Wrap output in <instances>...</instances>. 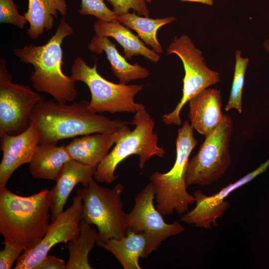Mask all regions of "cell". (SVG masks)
<instances>
[{
	"label": "cell",
	"instance_id": "cell-1",
	"mask_svg": "<svg viewBox=\"0 0 269 269\" xmlns=\"http://www.w3.org/2000/svg\"><path fill=\"white\" fill-rule=\"evenodd\" d=\"M89 103L83 100L67 105L51 100L37 103L29 119L35 120L39 126L40 143L56 144L61 139L115 131L132 124L92 112L88 108Z\"/></svg>",
	"mask_w": 269,
	"mask_h": 269
},
{
	"label": "cell",
	"instance_id": "cell-2",
	"mask_svg": "<svg viewBox=\"0 0 269 269\" xmlns=\"http://www.w3.org/2000/svg\"><path fill=\"white\" fill-rule=\"evenodd\" d=\"M51 191L44 189L28 196L0 189V233L3 242L24 251L36 246L50 225Z\"/></svg>",
	"mask_w": 269,
	"mask_h": 269
},
{
	"label": "cell",
	"instance_id": "cell-3",
	"mask_svg": "<svg viewBox=\"0 0 269 269\" xmlns=\"http://www.w3.org/2000/svg\"><path fill=\"white\" fill-rule=\"evenodd\" d=\"M72 27L64 17L61 18L55 33L44 45L30 44L14 48L13 54L22 63L31 64L34 71L30 75L33 88L38 92L46 93L56 101H73L78 92L76 82L63 72V40L73 34Z\"/></svg>",
	"mask_w": 269,
	"mask_h": 269
},
{
	"label": "cell",
	"instance_id": "cell-4",
	"mask_svg": "<svg viewBox=\"0 0 269 269\" xmlns=\"http://www.w3.org/2000/svg\"><path fill=\"white\" fill-rule=\"evenodd\" d=\"M197 143L193 129L186 120L178 129L173 167L167 172L156 171L150 176L156 208L162 215H170L174 211L182 215L188 211L189 205L195 202L194 196L187 191L185 177L190 154Z\"/></svg>",
	"mask_w": 269,
	"mask_h": 269
},
{
	"label": "cell",
	"instance_id": "cell-5",
	"mask_svg": "<svg viewBox=\"0 0 269 269\" xmlns=\"http://www.w3.org/2000/svg\"><path fill=\"white\" fill-rule=\"evenodd\" d=\"M131 124L135 128L117 141L97 165L94 178L98 183L109 184L116 180L118 177L115 173L117 166L132 155L139 156L138 166L141 170L152 156H164L166 151L158 145V135L153 132L154 121L145 107L134 114Z\"/></svg>",
	"mask_w": 269,
	"mask_h": 269
},
{
	"label": "cell",
	"instance_id": "cell-6",
	"mask_svg": "<svg viewBox=\"0 0 269 269\" xmlns=\"http://www.w3.org/2000/svg\"><path fill=\"white\" fill-rule=\"evenodd\" d=\"M124 189L121 183L109 188L100 185L93 178L88 187L77 190L83 201L81 220L96 226L98 240L120 239L126 235V213L121 200Z\"/></svg>",
	"mask_w": 269,
	"mask_h": 269
},
{
	"label": "cell",
	"instance_id": "cell-7",
	"mask_svg": "<svg viewBox=\"0 0 269 269\" xmlns=\"http://www.w3.org/2000/svg\"><path fill=\"white\" fill-rule=\"evenodd\" d=\"M71 76L76 82H82L89 88L91 98L88 108L92 112L135 114L144 108L134 101L136 94L143 89L142 85L109 81L99 74L96 63L91 67L81 57L78 56L74 60Z\"/></svg>",
	"mask_w": 269,
	"mask_h": 269
},
{
	"label": "cell",
	"instance_id": "cell-8",
	"mask_svg": "<svg viewBox=\"0 0 269 269\" xmlns=\"http://www.w3.org/2000/svg\"><path fill=\"white\" fill-rule=\"evenodd\" d=\"M233 123L231 117L224 114L219 125L205 136L198 152L189 160L185 182L207 186L217 181L231 163L230 144Z\"/></svg>",
	"mask_w": 269,
	"mask_h": 269
},
{
	"label": "cell",
	"instance_id": "cell-9",
	"mask_svg": "<svg viewBox=\"0 0 269 269\" xmlns=\"http://www.w3.org/2000/svg\"><path fill=\"white\" fill-rule=\"evenodd\" d=\"M167 53L179 57L185 75L180 101L171 112L162 116V120L166 125L180 126L182 124L180 113L185 104L204 90L219 82L220 74L207 66L202 51L186 34L175 37L167 49Z\"/></svg>",
	"mask_w": 269,
	"mask_h": 269
},
{
	"label": "cell",
	"instance_id": "cell-10",
	"mask_svg": "<svg viewBox=\"0 0 269 269\" xmlns=\"http://www.w3.org/2000/svg\"><path fill=\"white\" fill-rule=\"evenodd\" d=\"M44 97L27 85L12 82L5 59L0 58V136L16 135L30 125L34 107Z\"/></svg>",
	"mask_w": 269,
	"mask_h": 269
},
{
	"label": "cell",
	"instance_id": "cell-11",
	"mask_svg": "<svg viewBox=\"0 0 269 269\" xmlns=\"http://www.w3.org/2000/svg\"><path fill=\"white\" fill-rule=\"evenodd\" d=\"M154 199L155 192L150 182L135 196L133 208L125 216L128 229L144 233L146 258L167 238L181 234L185 230L177 221L170 224L164 221L163 215L154 205Z\"/></svg>",
	"mask_w": 269,
	"mask_h": 269
},
{
	"label": "cell",
	"instance_id": "cell-12",
	"mask_svg": "<svg viewBox=\"0 0 269 269\" xmlns=\"http://www.w3.org/2000/svg\"><path fill=\"white\" fill-rule=\"evenodd\" d=\"M72 201L71 206L50 224L41 241L34 248L22 253L16 260L14 269H35L54 245L67 243L78 237L83 201L77 194Z\"/></svg>",
	"mask_w": 269,
	"mask_h": 269
},
{
	"label": "cell",
	"instance_id": "cell-13",
	"mask_svg": "<svg viewBox=\"0 0 269 269\" xmlns=\"http://www.w3.org/2000/svg\"><path fill=\"white\" fill-rule=\"evenodd\" d=\"M269 167V158L258 168L234 183H230L218 193L207 196L201 190L194 192L195 207L187 211L181 217L184 222L193 224L198 228L211 229L212 225L218 226L217 219L222 218L229 208L230 203L224 199L231 193L253 180L260 174L265 172Z\"/></svg>",
	"mask_w": 269,
	"mask_h": 269
},
{
	"label": "cell",
	"instance_id": "cell-14",
	"mask_svg": "<svg viewBox=\"0 0 269 269\" xmlns=\"http://www.w3.org/2000/svg\"><path fill=\"white\" fill-rule=\"evenodd\" d=\"M0 137L2 157L0 164V189L6 187L13 173L20 166L29 163L37 146L41 134L36 121L30 119L28 128L16 135L4 134Z\"/></svg>",
	"mask_w": 269,
	"mask_h": 269
},
{
	"label": "cell",
	"instance_id": "cell-15",
	"mask_svg": "<svg viewBox=\"0 0 269 269\" xmlns=\"http://www.w3.org/2000/svg\"><path fill=\"white\" fill-rule=\"evenodd\" d=\"M131 131L126 125L112 132L96 133L74 138L66 148L72 159L97 166L106 157L111 147Z\"/></svg>",
	"mask_w": 269,
	"mask_h": 269
},
{
	"label": "cell",
	"instance_id": "cell-16",
	"mask_svg": "<svg viewBox=\"0 0 269 269\" xmlns=\"http://www.w3.org/2000/svg\"><path fill=\"white\" fill-rule=\"evenodd\" d=\"M96 166L88 165L75 160L67 162L56 180L51 191L50 212L53 221L62 212L70 193L75 186L81 183L88 187L93 178Z\"/></svg>",
	"mask_w": 269,
	"mask_h": 269
},
{
	"label": "cell",
	"instance_id": "cell-17",
	"mask_svg": "<svg viewBox=\"0 0 269 269\" xmlns=\"http://www.w3.org/2000/svg\"><path fill=\"white\" fill-rule=\"evenodd\" d=\"M189 102V123L193 129L205 136L219 125L223 119L221 91L208 88Z\"/></svg>",
	"mask_w": 269,
	"mask_h": 269
},
{
	"label": "cell",
	"instance_id": "cell-18",
	"mask_svg": "<svg viewBox=\"0 0 269 269\" xmlns=\"http://www.w3.org/2000/svg\"><path fill=\"white\" fill-rule=\"evenodd\" d=\"M96 244L111 253L124 269H141L139 258L146 259V239L143 232L128 229L126 235L121 238L98 240Z\"/></svg>",
	"mask_w": 269,
	"mask_h": 269
},
{
	"label": "cell",
	"instance_id": "cell-19",
	"mask_svg": "<svg viewBox=\"0 0 269 269\" xmlns=\"http://www.w3.org/2000/svg\"><path fill=\"white\" fill-rule=\"evenodd\" d=\"M89 50L99 54L105 52L111 68L120 83L127 84L129 82L145 79L150 75L149 70L137 64H131L118 52L115 44L109 37L94 35L88 44Z\"/></svg>",
	"mask_w": 269,
	"mask_h": 269
},
{
	"label": "cell",
	"instance_id": "cell-20",
	"mask_svg": "<svg viewBox=\"0 0 269 269\" xmlns=\"http://www.w3.org/2000/svg\"><path fill=\"white\" fill-rule=\"evenodd\" d=\"M71 159L64 144L39 143L29 163V173L35 179L56 181L65 164Z\"/></svg>",
	"mask_w": 269,
	"mask_h": 269
},
{
	"label": "cell",
	"instance_id": "cell-21",
	"mask_svg": "<svg viewBox=\"0 0 269 269\" xmlns=\"http://www.w3.org/2000/svg\"><path fill=\"white\" fill-rule=\"evenodd\" d=\"M96 35L112 37L123 48L124 57L130 59L136 55H142L148 60L157 63L160 56L146 46L127 27L119 22H106L98 20L94 24Z\"/></svg>",
	"mask_w": 269,
	"mask_h": 269
},
{
	"label": "cell",
	"instance_id": "cell-22",
	"mask_svg": "<svg viewBox=\"0 0 269 269\" xmlns=\"http://www.w3.org/2000/svg\"><path fill=\"white\" fill-rule=\"evenodd\" d=\"M67 11L66 0H28L23 15L29 23L27 35L31 39L37 38L45 30L52 29L58 13L64 17Z\"/></svg>",
	"mask_w": 269,
	"mask_h": 269
},
{
	"label": "cell",
	"instance_id": "cell-23",
	"mask_svg": "<svg viewBox=\"0 0 269 269\" xmlns=\"http://www.w3.org/2000/svg\"><path fill=\"white\" fill-rule=\"evenodd\" d=\"M118 19L119 22L134 30L138 37L146 45L151 46L154 51L160 54L163 53V49L157 38V31L161 27L174 22L176 17L171 16L151 18L128 12L118 15Z\"/></svg>",
	"mask_w": 269,
	"mask_h": 269
},
{
	"label": "cell",
	"instance_id": "cell-24",
	"mask_svg": "<svg viewBox=\"0 0 269 269\" xmlns=\"http://www.w3.org/2000/svg\"><path fill=\"white\" fill-rule=\"evenodd\" d=\"M80 233L78 237L68 242L69 257L66 269H92L88 255L98 239V231L84 220L79 224Z\"/></svg>",
	"mask_w": 269,
	"mask_h": 269
},
{
	"label": "cell",
	"instance_id": "cell-25",
	"mask_svg": "<svg viewBox=\"0 0 269 269\" xmlns=\"http://www.w3.org/2000/svg\"><path fill=\"white\" fill-rule=\"evenodd\" d=\"M249 61L248 58L242 56L240 50L236 51L233 79L229 100L225 108L226 111L234 109L239 113L242 112L243 91Z\"/></svg>",
	"mask_w": 269,
	"mask_h": 269
},
{
	"label": "cell",
	"instance_id": "cell-26",
	"mask_svg": "<svg viewBox=\"0 0 269 269\" xmlns=\"http://www.w3.org/2000/svg\"><path fill=\"white\" fill-rule=\"evenodd\" d=\"M79 13L82 15H91L106 22H118V15L109 9L104 0H81Z\"/></svg>",
	"mask_w": 269,
	"mask_h": 269
},
{
	"label": "cell",
	"instance_id": "cell-27",
	"mask_svg": "<svg viewBox=\"0 0 269 269\" xmlns=\"http://www.w3.org/2000/svg\"><path fill=\"white\" fill-rule=\"evenodd\" d=\"M27 22L19 12L14 0H0V23L13 24L23 29Z\"/></svg>",
	"mask_w": 269,
	"mask_h": 269
},
{
	"label": "cell",
	"instance_id": "cell-28",
	"mask_svg": "<svg viewBox=\"0 0 269 269\" xmlns=\"http://www.w3.org/2000/svg\"><path fill=\"white\" fill-rule=\"evenodd\" d=\"M113 6V11L120 15L129 12L130 9L136 11L139 15L148 17L149 11L146 0H107Z\"/></svg>",
	"mask_w": 269,
	"mask_h": 269
},
{
	"label": "cell",
	"instance_id": "cell-29",
	"mask_svg": "<svg viewBox=\"0 0 269 269\" xmlns=\"http://www.w3.org/2000/svg\"><path fill=\"white\" fill-rule=\"evenodd\" d=\"M4 245L0 251V269H11L14 262L24 251L23 248L15 244L3 242Z\"/></svg>",
	"mask_w": 269,
	"mask_h": 269
},
{
	"label": "cell",
	"instance_id": "cell-30",
	"mask_svg": "<svg viewBox=\"0 0 269 269\" xmlns=\"http://www.w3.org/2000/svg\"><path fill=\"white\" fill-rule=\"evenodd\" d=\"M66 266L64 260L48 255L35 269H66Z\"/></svg>",
	"mask_w": 269,
	"mask_h": 269
},
{
	"label": "cell",
	"instance_id": "cell-31",
	"mask_svg": "<svg viewBox=\"0 0 269 269\" xmlns=\"http://www.w3.org/2000/svg\"><path fill=\"white\" fill-rule=\"evenodd\" d=\"M183 1H190L194 2H199L202 4H207L208 5H212L213 4V0H180Z\"/></svg>",
	"mask_w": 269,
	"mask_h": 269
},
{
	"label": "cell",
	"instance_id": "cell-32",
	"mask_svg": "<svg viewBox=\"0 0 269 269\" xmlns=\"http://www.w3.org/2000/svg\"><path fill=\"white\" fill-rule=\"evenodd\" d=\"M265 50L269 53V39H266L264 43Z\"/></svg>",
	"mask_w": 269,
	"mask_h": 269
},
{
	"label": "cell",
	"instance_id": "cell-33",
	"mask_svg": "<svg viewBox=\"0 0 269 269\" xmlns=\"http://www.w3.org/2000/svg\"><path fill=\"white\" fill-rule=\"evenodd\" d=\"M147 2H150L151 0H146Z\"/></svg>",
	"mask_w": 269,
	"mask_h": 269
}]
</instances>
